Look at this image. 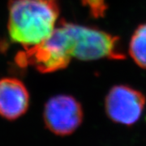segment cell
Segmentation results:
<instances>
[{
    "label": "cell",
    "mask_w": 146,
    "mask_h": 146,
    "mask_svg": "<svg viewBox=\"0 0 146 146\" xmlns=\"http://www.w3.org/2000/svg\"><path fill=\"white\" fill-rule=\"evenodd\" d=\"M43 116L50 131L58 136H68L81 124L83 110L80 102L72 96L57 95L48 100Z\"/></svg>",
    "instance_id": "cell-5"
},
{
    "label": "cell",
    "mask_w": 146,
    "mask_h": 146,
    "mask_svg": "<svg viewBox=\"0 0 146 146\" xmlns=\"http://www.w3.org/2000/svg\"><path fill=\"white\" fill-rule=\"evenodd\" d=\"M59 16L58 0H9L8 33L28 48L50 36Z\"/></svg>",
    "instance_id": "cell-1"
},
{
    "label": "cell",
    "mask_w": 146,
    "mask_h": 146,
    "mask_svg": "<svg viewBox=\"0 0 146 146\" xmlns=\"http://www.w3.org/2000/svg\"><path fill=\"white\" fill-rule=\"evenodd\" d=\"M81 3L89 9L90 15L94 18L103 17L108 8L106 0H81Z\"/></svg>",
    "instance_id": "cell-8"
},
{
    "label": "cell",
    "mask_w": 146,
    "mask_h": 146,
    "mask_svg": "<svg viewBox=\"0 0 146 146\" xmlns=\"http://www.w3.org/2000/svg\"><path fill=\"white\" fill-rule=\"evenodd\" d=\"M145 102V97L140 91L119 84L110 89L105 99V109L112 121L131 126L141 118Z\"/></svg>",
    "instance_id": "cell-4"
},
{
    "label": "cell",
    "mask_w": 146,
    "mask_h": 146,
    "mask_svg": "<svg viewBox=\"0 0 146 146\" xmlns=\"http://www.w3.org/2000/svg\"><path fill=\"white\" fill-rule=\"evenodd\" d=\"M71 58L66 34L58 24L46 40L18 53L16 62L21 68L32 66L40 72L50 73L67 68Z\"/></svg>",
    "instance_id": "cell-3"
},
{
    "label": "cell",
    "mask_w": 146,
    "mask_h": 146,
    "mask_svg": "<svg viewBox=\"0 0 146 146\" xmlns=\"http://www.w3.org/2000/svg\"><path fill=\"white\" fill-rule=\"evenodd\" d=\"M68 37L72 57L82 61L101 58L122 60L125 54L119 47L118 36L90 27L62 21Z\"/></svg>",
    "instance_id": "cell-2"
},
{
    "label": "cell",
    "mask_w": 146,
    "mask_h": 146,
    "mask_svg": "<svg viewBox=\"0 0 146 146\" xmlns=\"http://www.w3.org/2000/svg\"><path fill=\"white\" fill-rule=\"evenodd\" d=\"M129 54L134 62L146 69V23L137 27L131 37Z\"/></svg>",
    "instance_id": "cell-7"
},
{
    "label": "cell",
    "mask_w": 146,
    "mask_h": 146,
    "mask_svg": "<svg viewBox=\"0 0 146 146\" xmlns=\"http://www.w3.org/2000/svg\"><path fill=\"white\" fill-rule=\"evenodd\" d=\"M29 104V94L24 83L14 77L0 79V115L14 120L23 115Z\"/></svg>",
    "instance_id": "cell-6"
}]
</instances>
